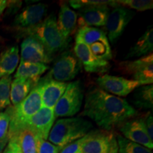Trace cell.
<instances>
[{"instance_id":"6da1fadb","label":"cell","mask_w":153,"mask_h":153,"mask_svg":"<svg viewBox=\"0 0 153 153\" xmlns=\"http://www.w3.org/2000/svg\"><path fill=\"white\" fill-rule=\"evenodd\" d=\"M136 114L135 108L125 99L94 87L86 95L82 115L91 118L103 130L111 131Z\"/></svg>"},{"instance_id":"7a4b0ae2","label":"cell","mask_w":153,"mask_h":153,"mask_svg":"<svg viewBox=\"0 0 153 153\" xmlns=\"http://www.w3.org/2000/svg\"><path fill=\"white\" fill-rule=\"evenodd\" d=\"M92 127L91 122L81 117L61 118L53 124L48 139L49 142L62 149L67 145L85 137Z\"/></svg>"},{"instance_id":"3957f363","label":"cell","mask_w":153,"mask_h":153,"mask_svg":"<svg viewBox=\"0 0 153 153\" xmlns=\"http://www.w3.org/2000/svg\"><path fill=\"white\" fill-rule=\"evenodd\" d=\"M30 37L34 38L43 45L51 56L53 54L65 50L69 41L61 35L57 26V19L55 14H51L33 28L24 30Z\"/></svg>"},{"instance_id":"277c9868","label":"cell","mask_w":153,"mask_h":153,"mask_svg":"<svg viewBox=\"0 0 153 153\" xmlns=\"http://www.w3.org/2000/svg\"><path fill=\"white\" fill-rule=\"evenodd\" d=\"M41 97L38 85L19 104L16 106H9L6 111L10 118L9 138L22 129L24 123L41 109Z\"/></svg>"},{"instance_id":"5b68a950","label":"cell","mask_w":153,"mask_h":153,"mask_svg":"<svg viewBox=\"0 0 153 153\" xmlns=\"http://www.w3.org/2000/svg\"><path fill=\"white\" fill-rule=\"evenodd\" d=\"M83 99L82 82L79 80L70 82L53 109L55 118L74 116L81 109Z\"/></svg>"},{"instance_id":"8992f818","label":"cell","mask_w":153,"mask_h":153,"mask_svg":"<svg viewBox=\"0 0 153 153\" xmlns=\"http://www.w3.org/2000/svg\"><path fill=\"white\" fill-rule=\"evenodd\" d=\"M83 153H118L116 137L112 132L92 130L84 137Z\"/></svg>"},{"instance_id":"52a82bcc","label":"cell","mask_w":153,"mask_h":153,"mask_svg":"<svg viewBox=\"0 0 153 153\" xmlns=\"http://www.w3.org/2000/svg\"><path fill=\"white\" fill-rule=\"evenodd\" d=\"M120 70L127 74L132 79L138 82L141 86L152 85L153 83V55L143 56L138 60L123 61L120 62Z\"/></svg>"},{"instance_id":"ba28073f","label":"cell","mask_w":153,"mask_h":153,"mask_svg":"<svg viewBox=\"0 0 153 153\" xmlns=\"http://www.w3.org/2000/svg\"><path fill=\"white\" fill-rule=\"evenodd\" d=\"M81 70V63L71 51H65L55 61L50 77L56 81L65 82L73 79Z\"/></svg>"},{"instance_id":"9c48e42d","label":"cell","mask_w":153,"mask_h":153,"mask_svg":"<svg viewBox=\"0 0 153 153\" xmlns=\"http://www.w3.org/2000/svg\"><path fill=\"white\" fill-rule=\"evenodd\" d=\"M134 14L135 13L131 9L118 4L110 11L105 26L108 33L107 38L111 43H115L118 41Z\"/></svg>"},{"instance_id":"30bf717a","label":"cell","mask_w":153,"mask_h":153,"mask_svg":"<svg viewBox=\"0 0 153 153\" xmlns=\"http://www.w3.org/2000/svg\"><path fill=\"white\" fill-rule=\"evenodd\" d=\"M97 82L102 90L106 91L107 93H111L112 95L118 97H126L137 87L141 86L138 82L135 80L109 74L99 76L97 79Z\"/></svg>"},{"instance_id":"8fae6325","label":"cell","mask_w":153,"mask_h":153,"mask_svg":"<svg viewBox=\"0 0 153 153\" xmlns=\"http://www.w3.org/2000/svg\"><path fill=\"white\" fill-rule=\"evenodd\" d=\"M68 84L61 82L46 75L40 79L38 83L41 97L42 106L54 109L55 105L62 97Z\"/></svg>"},{"instance_id":"7c38bea8","label":"cell","mask_w":153,"mask_h":153,"mask_svg":"<svg viewBox=\"0 0 153 153\" xmlns=\"http://www.w3.org/2000/svg\"><path fill=\"white\" fill-rule=\"evenodd\" d=\"M55 120L53 109L42 106L41 109L24 123L22 128H28L37 134L38 136L47 140Z\"/></svg>"},{"instance_id":"4fadbf2b","label":"cell","mask_w":153,"mask_h":153,"mask_svg":"<svg viewBox=\"0 0 153 153\" xmlns=\"http://www.w3.org/2000/svg\"><path fill=\"white\" fill-rule=\"evenodd\" d=\"M120 131L125 138L152 150L153 141L148 136L145 118L127 120L120 126Z\"/></svg>"},{"instance_id":"5bb4252c","label":"cell","mask_w":153,"mask_h":153,"mask_svg":"<svg viewBox=\"0 0 153 153\" xmlns=\"http://www.w3.org/2000/svg\"><path fill=\"white\" fill-rule=\"evenodd\" d=\"M110 13L108 5H96L85 7L79 9L77 14V24L82 27L104 26Z\"/></svg>"},{"instance_id":"9a60e30c","label":"cell","mask_w":153,"mask_h":153,"mask_svg":"<svg viewBox=\"0 0 153 153\" xmlns=\"http://www.w3.org/2000/svg\"><path fill=\"white\" fill-rule=\"evenodd\" d=\"M51 56L42 44L34 38L28 36L21 45V61L34 63L51 62Z\"/></svg>"},{"instance_id":"2e32d148","label":"cell","mask_w":153,"mask_h":153,"mask_svg":"<svg viewBox=\"0 0 153 153\" xmlns=\"http://www.w3.org/2000/svg\"><path fill=\"white\" fill-rule=\"evenodd\" d=\"M47 11L48 6L43 3L28 6L15 17V26L24 30L33 28L43 21Z\"/></svg>"},{"instance_id":"e0dca14e","label":"cell","mask_w":153,"mask_h":153,"mask_svg":"<svg viewBox=\"0 0 153 153\" xmlns=\"http://www.w3.org/2000/svg\"><path fill=\"white\" fill-rule=\"evenodd\" d=\"M74 53L87 72H103L106 71L109 66L108 61L96 57L91 52L89 47L82 42L75 41Z\"/></svg>"},{"instance_id":"ac0fdd59","label":"cell","mask_w":153,"mask_h":153,"mask_svg":"<svg viewBox=\"0 0 153 153\" xmlns=\"http://www.w3.org/2000/svg\"><path fill=\"white\" fill-rule=\"evenodd\" d=\"M77 14L70 8L68 4L63 3L60 6L57 26L61 35L67 41H70V36L75 30L77 24Z\"/></svg>"},{"instance_id":"d6986e66","label":"cell","mask_w":153,"mask_h":153,"mask_svg":"<svg viewBox=\"0 0 153 153\" xmlns=\"http://www.w3.org/2000/svg\"><path fill=\"white\" fill-rule=\"evenodd\" d=\"M40 79L15 78L11 83L10 101L16 106L28 95L30 91L38 85Z\"/></svg>"},{"instance_id":"ffe728a7","label":"cell","mask_w":153,"mask_h":153,"mask_svg":"<svg viewBox=\"0 0 153 153\" xmlns=\"http://www.w3.org/2000/svg\"><path fill=\"white\" fill-rule=\"evenodd\" d=\"M19 62V51L16 45L6 49L0 55V79L14 73Z\"/></svg>"},{"instance_id":"44dd1931","label":"cell","mask_w":153,"mask_h":153,"mask_svg":"<svg viewBox=\"0 0 153 153\" xmlns=\"http://www.w3.org/2000/svg\"><path fill=\"white\" fill-rule=\"evenodd\" d=\"M153 51V30L148 28L141 37L137 40L135 45L130 49L126 58L135 57H143L152 53Z\"/></svg>"},{"instance_id":"7402d4cb","label":"cell","mask_w":153,"mask_h":153,"mask_svg":"<svg viewBox=\"0 0 153 153\" xmlns=\"http://www.w3.org/2000/svg\"><path fill=\"white\" fill-rule=\"evenodd\" d=\"M48 69L45 64L20 61L14 78L41 79V76Z\"/></svg>"},{"instance_id":"603a6c76","label":"cell","mask_w":153,"mask_h":153,"mask_svg":"<svg viewBox=\"0 0 153 153\" xmlns=\"http://www.w3.org/2000/svg\"><path fill=\"white\" fill-rule=\"evenodd\" d=\"M11 137L18 143L22 153H36L38 135L33 131L28 128H24L10 138Z\"/></svg>"},{"instance_id":"cb8c5ba5","label":"cell","mask_w":153,"mask_h":153,"mask_svg":"<svg viewBox=\"0 0 153 153\" xmlns=\"http://www.w3.org/2000/svg\"><path fill=\"white\" fill-rule=\"evenodd\" d=\"M75 41L90 45L96 42H109L104 30L95 27H82L76 34Z\"/></svg>"},{"instance_id":"d4e9b609","label":"cell","mask_w":153,"mask_h":153,"mask_svg":"<svg viewBox=\"0 0 153 153\" xmlns=\"http://www.w3.org/2000/svg\"><path fill=\"white\" fill-rule=\"evenodd\" d=\"M133 103L139 108H152L153 106L152 85H143L137 88L133 96Z\"/></svg>"},{"instance_id":"484cf974","label":"cell","mask_w":153,"mask_h":153,"mask_svg":"<svg viewBox=\"0 0 153 153\" xmlns=\"http://www.w3.org/2000/svg\"><path fill=\"white\" fill-rule=\"evenodd\" d=\"M118 153H152V150L146 147L132 142L121 135H118Z\"/></svg>"},{"instance_id":"4316f807","label":"cell","mask_w":153,"mask_h":153,"mask_svg":"<svg viewBox=\"0 0 153 153\" xmlns=\"http://www.w3.org/2000/svg\"><path fill=\"white\" fill-rule=\"evenodd\" d=\"M91 52L100 60L108 61L112 57V52L109 42H96L89 45Z\"/></svg>"},{"instance_id":"83f0119b","label":"cell","mask_w":153,"mask_h":153,"mask_svg":"<svg viewBox=\"0 0 153 153\" xmlns=\"http://www.w3.org/2000/svg\"><path fill=\"white\" fill-rule=\"evenodd\" d=\"M12 78L11 76L0 79V110L10 106V89Z\"/></svg>"},{"instance_id":"f1b7e54d","label":"cell","mask_w":153,"mask_h":153,"mask_svg":"<svg viewBox=\"0 0 153 153\" xmlns=\"http://www.w3.org/2000/svg\"><path fill=\"white\" fill-rule=\"evenodd\" d=\"M116 1L118 5L126 8L133 9L140 11L150 10L153 7V1L150 0H120Z\"/></svg>"},{"instance_id":"f546056e","label":"cell","mask_w":153,"mask_h":153,"mask_svg":"<svg viewBox=\"0 0 153 153\" xmlns=\"http://www.w3.org/2000/svg\"><path fill=\"white\" fill-rule=\"evenodd\" d=\"M72 8L80 9L85 7L96 5H109L114 7L118 5L116 1H102V0H72L69 1Z\"/></svg>"},{"instance_id":"4dcf8cb0","label":"cell","mask_w":153,"mask_h":153,"mask_svg":"<svg viewBox=\"0 0 153 153\" xmlns=\"http://www.w3.org/2000/svg\"><path fill=\"white\" fill-rule=\"evenodd\" d=\"M61 148L38 136L36 153H60Z\"/></svg>"},{"instance_id":"1f68e13d","label":"cell","mask_w":153,"mask_h":153,"mask_svg":"<svg viewBox=\"0 0 153 153\" xmlns=\"http://www.w3.org/2000/svg\"><path fill=\"white\" fill-rule=\"evenodd\" d=\"M10 118L7 111H0V140L9 137Z\"/></svg>"},{"instance_id":"d6a6232c","label":"cell","mask_w":153,"mask_h":153,"mask_svg":"<svg viewBox=\"0 0 153 153\" xmlns=\"http://www.w3.org/2000/svg\"><path fill=\"white\" fill-rule=\"evenodd\" d=\"M84 137L67 145L61 149L60 153H83L82 152V143Z\"/></svg>"},{"instance_id":"836d02e7","label":"cell","mask_w":153,"mask_h":153,"mask_svg":"<svg viewBox=\"0 0 153 153\" xmlns=\"http://www.w3.org/2000/svg\"><path fill=\"white\" fill-rule=\"evenodd\" d=\"M1 153H22V152L16 140L11 137L9 138L7 146Z\"/></svg>"},{"instance_id":"e575fe53","label":"cell","mask_w":153,"mask_h":153,"mask_svg":"<svg viewBox=\"0 0 153 153\" xmlns=\"http://www.w3.org/2000/svg\"><path fill=\"white\" fill-rule=\"evenodd\" d=\"M145 126H146L147 132H148V136L151 140L153 141V119L152 115L149 113L146 118L145 119Z\"/></svg>"},{"instance_id":"d590c367","label":"cell","mask_w":153,"mask_h":153,"mask_svg":"<svg viewBox=\"0 0 153 153\" xmlns=\"http://www.w3.org/2000/svg\"><path fill=\"white\" fill-rule=\"evenodd\" d=\"M8 4V1H6V0H0V19H1V15L3 14L4 11Z\"/></svg>"},{"instance_id":"8d00e7d4","label":"cell","mask_w":153,"mask_h":153,"mask_svg":"<svg viewBox=\"0 0 153 153\" xmlns=\"http://www.w3.org/2000/svg\"><path fill=\"white\" fill-rule=\"evenodd\" d=\"M9 137H7V138L4 140H0V153L3 152L4 149L5 148V147L7 146V143L9 142Z\"/></svg>"}]
</instances>
